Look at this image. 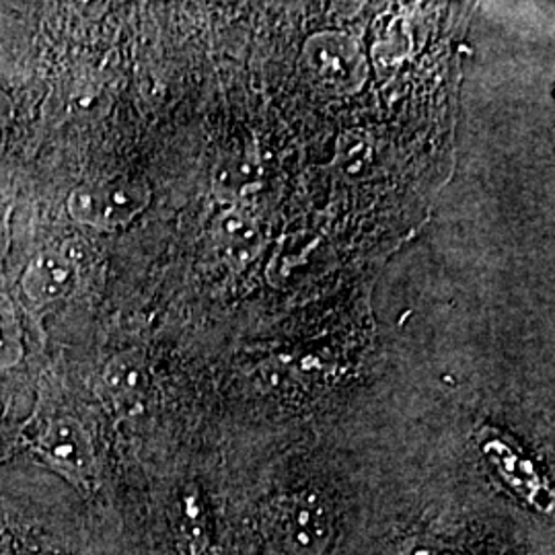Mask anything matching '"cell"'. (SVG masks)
I'll list each match as a JSON object with an SVG mask.
<instances>
[{
	"label": "cell",
	"mask_w": 555,
	"mask_h": 555,
	"mask_svg": "<svg viewBox=\"0 0 555 555\" xmlns=\"http://www.w3.org/2000/svg\"><path fill=\"white\" fill-rule=\"evenodd\" d=\"M75 284V263L70 256L56 249H46L29 261L21 288L31 305L46 307L70 293Z\"/></svg>",
	"instance_id": "7"
},
{
	"label": "cell",
	"mask_w": 555,
	"mask_h": 555,
	"mask_svg": "<svg viewBox=\"0 0 555 555\" xmlns=\"http://www.w3.org/2000/svg\"><path fill=\"white\" fill-rule=\"evenodd\" d=\"M261 160L256 151H233L217 163L212 185L217 198L231 206H247V199L256 196L261 188Z\"/></svg>",
	"instance_id": "9"
},
{
	"label": "cell",
	"mask_w": 555,
	"mask_h": 555,
	"mask_svg": "<svg viewBox=\"0 0 555 555\" xmlns=\"http://www.w3.org/2000/svg\"><path fill=\"white\" fill-rule=\"evenodd\" d=\"M40 444L50 461L64 474H68L73 481L85 486L89 477L93 476V447L85 428L75 417H59L50 422Z\"/></svg>",
	"instance_id": "5"
},
{
	"label": "cell",
	"mask_w": 555,
	"mask_h": 555,
	"mask_svg": "<svg viewBox=\"0 0 555 555\" xmlns=\"http://www.w3.org/2000/svg\"><path fill=\"white\" fill-rule=\"evenodd\" d=\"M399 555H463L456 547H453L451 543H444L437 537H424L417 535L408 539Z\"/></svg>",
	"instance_id": "13"
},
{
	"label": "cell",
	"mask_w": 555,
	"mask_h": 555,
	"mask_svg": "<svg viewBox=\"0 0 555 555\" xmlns=\"http://www.w3.org/2000/svg\"><path fill=\"white\" fill-rule=\"evenodd\" d=\"M149 199V185L140 179H95L68 196V215L80 224L112 231L137 219Z\"/></svg>",
	"instance_id": "1"
},
{
	"label": "cell",
	"mask_w": 555,
	"mask_h": 555,
	"mask_svg": "<svg viewBox=\"0 0 555 555\" xmlns=\"http://www.w3.org/2000/svg\"><path fill=\"white\" fill-rule=\"evenodd\" d=\"M305 66L321 89L332 93H354L366 79V60L357 41L346 34L323 31L305 46Z\"/></svg>",
	"instance_id": "3"
},
{
	"label": "cell",
	"mask_w": 555,
	"mask_h": 555,
	"mask_svg": "<svg viewBox=\"0 0 555 555\" xmlns=\"http://www.w3.org/2000/svg\"><path fill=\"white\" fill-rule=\"evenodd\" d=\"M377 159V142L364 130H350L337 140V171L348 181L371 178Z\"/></svg>",
	"instance_id": "10"
},
{
	"label": "cell",
	"mask_w": 555,
	"mask_h": 555,
	"mask_svg": "<svg viewBox=\"0 0 555 555\" xmlns=\"http://www.w3.org/2000/svg\"><path fill=\"white\" fill-rule=\"evenodd\" d=\"M212 241L231 268H245L258 258L263 233L247 206H229L212 224Z\"/></svg>",
	"instance_id": "6"
},
{
	"label": "cell",
	"mask_w": 555,
	"mask_h": 555,
	"mask_svg": "<svg viewBox=\"0 0 555 555\" xmlns=\"http://www.w3.org/2000/svg\"><path fill=\"white\" fill-rule=\"evenodd\" d=\"M23 357L20 319L11 298L0 295V369L17 366Z\"/></svg>",
	"instance_id": "12"
},
{
	"label": "cell",
	"mask_w": 555,
	"mask_h": 555,
	"mask_svg": "<svg viewBox=\"0 0 555 555\" xmlns=\"http://www.w3.org/2000/svg\"><path fill=\"white\" fill-rule=\"evenodd\" d=\"M103 385L119 414L134 416L149 391V369L139 352L112 358L103 371Z\"/></svg>",
	"instance_id": "8"
},
{
	"label": "cell",
	"mask_w": 555,
	"mask_h": 555,
	"mask_svg": "<svg viewBox=\"0 0 555 555\" xmlns=\"http://www.w3.org/2000/svg\"><path fill=\"white\" fill-rule=\"evenodd\" d=\"M181 527L190 547L202 554L208 547V516L198 490H188L181 498Z\"/></svg>",
	"instance_id": "11"
},
{
	"label": "cell",
	"mask_w": 555,
	"mask_h": 555,
	"mask_svg": "<svg viewBox=\"0 0 555 555\" xmlns=\"http://www.w3.org/2000/svg\"><path fill=\"white\" fill-rule=\"evenodd\" d=\"M276 533L288 555H325L336 535L334 515L319 494L300 492L280 504Z\"/></svg>",
	"instance_id": "2"
},
{
	"label": "cell",
	"mask_w": 555,
	"mask_h": 555,
	"mask_svg": "<svg viewBox=\"0 0 555 555\" xmlns=\"http://www.w3.org/2000/svg\"><path fill=\"white\" fill-rule=\"evenodd\" d=\"M11 116H13V105L4 93H0V153H2V142H4V134H7Z\"/></svg>",
	"instance_id": "14"
},
{
	"label": "cell",
	"mask_w": 555,
	"mask_h": 555,
	"mask_svg": "<svg viewBox=\"0 0 555 555\" xmlns=\"http://www.w3.org/2000/svg\"><path fill=\"white\" fill-rule=\"evenodd\" d=\"M481 449L488 461L496 467L498 476L502 477L518 496L543 515L554 511V494L550 486L539 476L535 465L520 455L511 442L494 435L481 440Z\"/></svg>",
	"instance_id": "4"
}]
</instances>
